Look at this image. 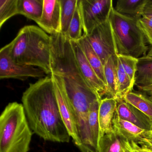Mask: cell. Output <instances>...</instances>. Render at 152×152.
Segmentation results:
<instances>
[{
    "mask_svg": "<svg viewBox=\"0 0 152 152\" xmlns=\"http://www.w3.org/2000/svg\"><path fill=\"white\" fill-rule=\"evenodd\" d=\"M22 101L34 133L45 141L69 142L71 137L59 112L51 75L30 83Z\"/></svg>",
    "mask_w": 152,
    "mask_h": 152,
    "instance_id": "6da1fadb",
    "label": "cell"
},
{
    "mask_svg": "<svg viewBox=\"0 0 152 152\" xmlns=\"http://www.w3.org/2000/svg\"><path fill=\"white\" fill-rule=\"evenodd\" d=\"M51 36L35 26H24L16 37L6 45L14 62L19 64L36 66L51 75Z\"/></svg>",
    "mask_w": 152,
    "mask_h": 152,
    "instance_id": "7a4b0ae2",
    "label": "cell"
},
{
    "mask_svg": "<svg viewBox=\"0 0 152 152\" xmlns=\"http://www.w3.org/2000/svg\"><path fill=\"white\" fill-rule=\"evenodd\" d=\"M32 135L23 104L10 103L0 116V152H28Z\"/></svg>",
    "mask_w": 152,
    "mask_h": 152,
    "instance_id": "3957f363",
    "label": "cell"
},
{
    "mask_svg": "<svg viewBox=\"0 0 152 152\" xmlns=\"http://www.w3.org/2000/svg\"><path fill=\"white\" fill-rule=\"evenodd\" d=\"M109 19L117 55L132 56L138 58L146 56L149 45L138 26L137 20L120 14L114 7Z\"/></svg>",
    "mask_w": 152,
    "mask_h": 152,
    "instance_id": "277c9868",
    "label": "cell"
},
{
    "mask_svg": "<svg viewBox=\"0 0 152 152\" xmlns=\"http://www.w3.org/2000/svg\"><path fill=\"white\" fill-rule=\"evenodd\" d=\"M79 7L86 36L109 19L114 7L112 0H79Z\"/></svg>",
    "mask_w": 152,
    "mask_h": 152,
    "instance_id": "5b68a950",
    "label": "cell"
},
{
    "mask_svg": "<svg viewBox=\"0 0 152 152\" xmlns=\"http://www.w3.org/2000/svg\"><path fill=\"white\" fill-rule=\"evenodd\" d=\"M86 36L91 47L100 58L103 65L111 56L117 55L109 19L96 27L90 34Z\"/></svg>",
    "mask_w": 152,
    "mask_h": 152,
    "instance_id": "8992f818",
    "label": "cell"
},
{
    "mask_svg": "<svg viewBox=\"0 0 152 152\" xmlns=\"http://www.w3.org/2000/svg\"><path fill=\"white\" fill-rule=\"evenodd\" d=\"M46 73L42 69L31 66L16 64L11 59L5 46L0 50V79L26 80L29 77L42 78Z\"/></svg>",
    "mask_w": 152,
    "mask_h": 152,
    "instance_id": "52a82bcc",
    "label": "cell"
},
{
    "mask_svg": "<svg viewBox=\"0 0 152 152\" xmlns=\"http://www.w3.org/2000/svg\"><path fill=\"white\" fill-rule=\"evenodd\" d=\"M50 75L53 80L58 108L63 121L75 144L79 148L81 146L80 140L78 136L75 116L71 103L60 78L54 75Z\"/></svg>",
    "mask_w": 152,
    "mask_h": 152,
    "instance_id": "ba28073f",
    "label": "cell"
},
{
    "mask_svg": "<svg viewBox=\"0 0 152 152\" xmlns=\"http://www.w3.org/2000/svg\"><path fill=\"white\" fill-rule=\"evenodd\" d=\"M50 35L61 33V4L60 0H44L41 18L37 23Z\"/></svg>",
    "mask_w": 152,
    "mask_h": 152,
    "instance_id": "9c48e42d",
    "label": "cell"
},
{
    "mask_svg": "<svg viewBox=\"0 0 152 152\" xmlns=\"http://www.w3.org/2000/svg\"><path fill=\"white\" fill-rule=\"evenodd\" d=\"M71 42L81 72L90 86L102 99L103 96H106V85L98 77L78 42L71 41Z\"/></svg>",
    "mask_w": 152,
    "mask_h": 152,
    "instance_id": "30bf717a",
    "label": "cell"
},
{
    "mask_svg": "<svg viewBox=\"0 0 152 152\" xmlns=\"http://www.w3.org/2000/svg\"><path fill=\"white\" fill-rule=\"evenodd\" d=\"M115 113L122 120L129 122L142 129L152 130V120L124 100L118 101Z\"/></svg>",
    "mask_w": 152,
    "mask_h": 152,
    "instance_id": "8fae6325",
    "label": "cell"
},
{
    "mask_svg": "<svg viewBox=\"0 0 152 152\" xmlns=\"http://www.w3.org/2000/svg\"><path fill=\"white\" fill-rule=\"evenodd\" d=\"M118 101L113 97L102 99L98 111L99 141L106 133L113 130V119L117 108Z\"/></svg>",
    "mask_w": 152,
    "mask_h": 152,
    "instance_id": "7c38bea8",
    "label": "cell"
},
{
    "mask_svg": "<svg viewBox=\"0 0 152 152\" xmlns=\"http://www.w3.org/2000/svg\"><path fill=\"white\" fill-rule=\"evenodd\" d=\"M112 126L114 131L120 138L136 143L146 131L129 122L122 120L115 113Z\"/></svg>",
    "mask_w": 152,
    "mask_h": 152,
    "instance_id": "4fadbf2b",
    "label": "cell"
},
{
    "mask_svg": "<svg viewBox=\"0 0 152 152\" xmlns=\"http://www.w3.org/2000/svg\"><path fill=\"white\" fill-rule=\"evenodd\" d=\"M117 56H111L104 65V74L106 84V96L117 99L118 84L117 80Z\"/></svg>",
    "mask_w": 152,
    "mask_h": 152,
    "instance_id": "5bb4252c",
    "label": "cell"
},
{
    "mask_svg": "<svg viewBox=\"0 0 152 152\" xmlns=\"http://www.w3.org/2000/svg\"><path fill=\"white\" fill-rule=\"evenodd\" d=\"M148 0H119L114 8L120 14L138 20L144 15Z\"/></svg>",
    "mask_w": 152,
    "mask_h": 152,
    "instance_id": "9a60e30c",
    "label": "cell"
},
{
    "mask_svg": "<svg viewBox=\"0 0 152 152\" xmlns=\"http://www.w3.org/2000/svg\"><path fill=\"white\" fill-rule=\"evenodd\" d=\"M87 58L89 63L95 71L99 79L106 85L105 79L104 74V65L100 58L87 39V37L83 35L82 38L77 41Z\"/></svg>",
    "mask_w": 152,
    "mask_h": 152,
    "instance_id": "2e32d148",
    "label": "cell"
},
{
    "mask_svg": "<svg viewBox=\"0 0 152 152\" xmlns=\"http://www.w3.org/2000/svg\"><path fill=\"white\" fill-rule=\"evenodd\" d=\"M135 85L138 88L152 86V57L145 56L138 58Z\"/></svg>",
    "mask_w": 152,
    "mask_h": 152,
    "instance_id": "e0dca14e",
    "label": "cell"
},
{
    "mask_svg": "<svg viewBox=\"0 0 152 152\" xmlns=\"http://www.w3.org/2000/svg\"><path fill=\"white\" fill-rule=\"evenodd\" d=\"M44 0H18V15L38 23L42 15Z\"/></svg>",
    "mask_w": 152,
    "mask_h": 152,
    "instance_id": "ac0fdd59",
    "label": "cell"
},
{
    "mask_svg": "<svg viewBox=\"0 0 152 152\" xmlns=\"http://www.w3.org/2000/svg\"><path fill=\"white\" fill-rule=\"evenodd\" d=\"M124 100L140 110L152 120V100L148 96L136 91H131Z\"/></svg>",
    "mask_w": 152,
    "mask_h": 152,
    "instance_id": "d6986e66",
    "label": "cell"
},
{
    "mask_svg": "<svg viewBox=\"0 0 152 152\" xmlns=\"http://www.w3.org/2000/svg\"><path fill=\"white\" fill-rule=\"evenodd\" d=\"M121 138L113 129L104 135L99 142L98 152H123Z\"/></svg>",
    "mask_w": 152,
    "mask_h": 152,
    "instance_id": "ffe728a7",
    "label": "cell"
},
{
    "mask_svg": "<svg viewBox=\"0 0 152 152\" xmlns=\"http://www.w3.org/2000/svg\"><path fill=\"white\" fill-rule=\"evenodd\" d=\"M61 33L66 36L78 4V0H60Z\"/></svg>",
    "mask_w": 152,
    "mask_h": 152,
    "instance_id": "44dd1931",
    "label": "cell"
},
{
    "mask_svg": "<svg viewBox=\"0 0 152 152\" xmlns=\"http://www.w3.org/2000/svg\"><path fill=\"white\" fill-rule=\"evenodd\" d=\"M100 101L96 102L91 106L89 114L88 124L91 142L93 148L96 152H98L99 142L98 111Z\"/></svg>",
    "mask_w": 152,
    "mask_h": 152,
    "instance_id": "7402d4cb",
    "label": "cell"
},
{
    "mask_svg": "<svg viewBox=\"0 0 152 152\" xmlns=\"http://www.w3.org/2000/svg\"><path fill=\"white\" fill-rule=\"evenodd\" d=\"M117 80L118 84L117 101L124 100V96L129 92L132 91L133 86L129 76L125 72L117 57Z\"/></svg>",
    "mask_w": 152,
    "mask_h": 152,
    "instance_id": "603a6c76",
    "label": "cell"
},
{
    "mask_svg": "<svg viewBox=\"0 0 152 152\" xmlns=\"http://www.w3.org/2000/svg\"><path fill=\"white\" fill-rule=\"evenodd\" d=\"M83 30V27L79 9L78 0L77 7L72 19L70 23L68 31L65 36L70 40L78 41L83 36V34H82Z\"/></svg>",
    "mask_w": 152,
    "mask_h": 152,
    "instance_id": "cb8c5ba5",
    "label": "cell"
},
{
    "mask_svg": "<svg viewBox=\"0 0 152 152\" xmlns=\"http://www.w3.org/2000/svg\"><path fill=\"white\" fill-rule=\"evenodd\" d=\"M18 0L0 1V28L12 17L18 15Z\"/></svg>",
    "mask_w": 152,
    "mask_h": 152,
    "instance_id": "d4e9b609",
    "label": "cell"
},
{
    "mask_svg": "<svg viewBox=\"0 0 152 152\" xmlns=\"http://www.w3.org/2000/svg\"><path fill=\"white\" fill-rule=\"evenodd\" d=\"M117 57L134 87L137 70L138 58L127 55H117Z\"/></svg>",
    "mask_w": 152,
    "mask_h": 152,
    "instance_id": "484cf974",
    "label": "cell"
},
{
    "mask_svg": "<svg viewBox=\"0 0 152 152\" xmlns=\"http://www.w3.org/2000/svg\"><path fill=\"white\" fill-rule=\"evenodd\" d=\"M137 24L144 34L149 46L152 45V15H143L138 20Z\"/></svg>",
    "mask_w": 152,
    "mask_h": 152,
    "instance_id": "4316f807",
    "label": "cell"
},
{
    "mask_svg": "<svg viewBox=\"0 0 152 152\" xmlns=\"http://www.w3.org/2000/svg\"><path fill=\"white\" fill-rule=\"evenodd\" d=\"M136 144L140 145L143 149L152 152V130L146 131Z\"/></svg>",
    "mask_w": 152,
    "mask_h": 152,
    "instance_id": "83f0119b",
    "label": "cell"
},
{
    "mask_svg": "<svg viewBox=\"0 0 152 152\" xmlns=\"http://www.w3.org/2000/svg\"><path fill=\"white\" fill-rule=\"evenodd\" d=\"M126 141H127L128 145L129 147L132 152H150L147 150H145V149L141 148L138 145L136 144L135 142H133V141L129 142L127 140Z\"/></svg>",
    "mask_w": 152,
    "mask_h": 152,
    "instance_id": "f1b7e54d",
    "label": "cell"
},
{
    "mask_svg": "<svg viewBox=\"0 0 152 152\" xmlns=\"http://www.w3.org/2000/svg\"><path fill=\"white\" fill-rule=\"evenodd\" d=\"M144 15H152V0H148L144 10Z\"/></svg>",
    "mask_w": 152,
    "mask_h": 152,
    "instance_id": "f546056e",
    "label": "cell"
},
{
    "mask_svg": "<svg viewBox=\"0 0 152 152\" xmlns=\"http://www.w3.org/2000/svg\"><path fill=\"white\" fill-rule=\"evenodd\" d=\"M123 147V150L124 152H132L129 147L127 144V141L125 140L121 139Z\"/></svg>",
    "mask_w": 152,
    "mask_h": 152,
    "instance_id": "4dcf8cb0",
    "label": "cell"
},
{
    "mask_svg": "<svg viewBox=\"0 0 152 152\" xmlns=\"http://www.w3.org/2000/svg\"><path fill=\"white\" fill-rule=\"evenodd\" d=\"M139 90L143 91L144 93L149 95H152V86L151 87H146V88H141L139 89Z\"/></svg>",
    "mask_w": 152,
    "mask_h": 152,
    "instance_id": "1f68e13d",
    "label": "cell"
},
{
    "mask_svg": "<svg viewBox=\"0 0 152 152\" xmlns=\"http://www.w3.org/2000/svg\"><path fill=\"white\" fill-rule=\"evenodd\" d=\"M146 56L152 57V45H151L149 47V49H148V52Z\"/></svg>",
    "mask_w": 152,
    "mask_h": 152,
    "instance_id": "d6a6232c",
    "label": "cell"
},
{
    "mask_svg": "<svg viewBox=\"0 0 152 152\" xmlns=\"http://www.w3.org/2000/svg\"><path fill=\"white\" fill-rule=\"evenodd\" d=\"M149 97L152 100V95H149Z\"/></svg>",
    "mask_w": 152,
    "mask_h": 152,
    "instance_id": "836d02e7",
    "label": "cell"
},
{
    "mask_svg": "<svg viewBox=\"0 0 152 152\" xmlns=\"http://www.w3.org/2000/svg\"><path fill=\"white\" fill-rule=\"evenodd\" d=\"M123 152H124V150H123Z\"/></svg>",
    "mask_w": 152,
    "mask_h": 152,
    "instance_id": "e575fe53",
    "label": "cell"
}]
</instances>
